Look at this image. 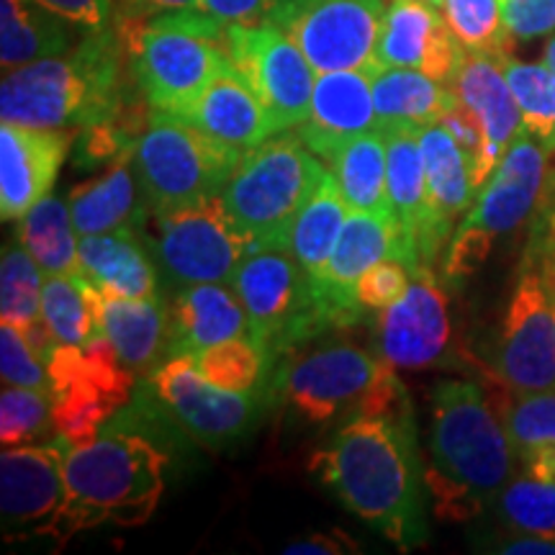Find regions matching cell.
Listing matches in <instances>:
<instances>
[{"label": "cell", "instance_id": "obj_51", "mask_svg": "<svg viewBox=\"0 0 555 555\" xmlns=\"http://www.w3.org/2000/svg\"><path fill=\"white\" fill-rule=\"evenodd\" d=\"M499 553L509 555H555V540L535 538V535H519L509 543H502Z\"/></svg>", "mask_w": 555, "mask_h": 555}, {"label": "cell", "instance_id": "obj_26", "mask_svg": "<svg viewBox=\"0 0 555 555\" xmlns=\"http://www.w3.org/2000/svg\"><path fill=\"white\" fill-rule=\"evenodd\" d=\"M450 88L455 90L457 101L476 116L491 152L502 159L522 131V114L504 75V57L466 50Z\"/></svg>", "mask_w": 555, "mask_h": 555}, {"label": "cell", "instance_id": "obj_34", "mask_svg": "<svg viewBox=\"0 0 555 555\" xmlns=\"http://www.w3.org/2000/svg\"><path fill=\"white\" fill-rule=\"evenodd\" d=\"M139 196L142 191H139L134 165H131V152H124L108 165L101 178L86 180L69 193L73 224L80 237L127 227L137 214Z\"/></svg>", "mask_w": 555, "mask_h": 555}, {"label": "cell", "instance_id": "obj_19", "mask_svg": "<svg viewBox=\"0 0 555 555\" xmlns=\"http://www.w3.org/2000/svg\"><path fill=\"white\" fill-rule=\"evenodd\" d=\"M453 337L450 304L433 266L414 270L406 294L397 304L378 311V358L393 367L422 371L440 363Z\"/></svg>", "mask_w": 555, "mask_h": 555}, {"label": "cell", "instance_id": "obj_15", "mask_svg": "<svg viewBox=\"0 0 555 555\" xmlns=\"http://www.w3.org/2000/svg\"><path fill=\"white\" fill-rule=\"evenodd\" d=\"M384 11V0H288L275 26L301 47L317 73H373Z\"/></svg>", "mask_w": 555, "mask_h": 555}, {"label": "cell", "instance_id": "obj_44", "mask_svg": "<svg viewBox=\"0 0 555 555\" xmlns=\"http://www.w3.org/2000/svg\"><path fill=\"white\" fill-rule=\"evenodd\" d=\"M0 376L3 386H26L52 393L50 367L26 339L24 330L5 322L0 327Z\"/></svg>", "mask_w": 555, "mask_h": 555}, {"label": "cell", "instance_id": "obj_1", "mask_svg": "<svg viewBox=\"0 0 555 555\" xmlns=\"http://www.w3.org/2000/svg\"><path fill=\"white\" fill-rule=\"evenodd\" d=\"M309 468L352 515L401 551L427 543L429 491L414 406L388 416L350 414L330 446L311 455Z\"/></svg>", "mask_w": 555, "mask_h": 555}, {"label": "cell", "instance_id": "obj_50", "mask_svg": "<svg viewBox=\"0 0 555 555\" xmlns=\"http://www.w3.org/2000/svg\"><path fill=\"white\" fill-rule=\"evenodd\" d=\"M201 0H116L119 21H144L157 13L198 9Z\"/></svg>", "mask_w": 555, "mask_h": 555}, {"label": "cell", "instance_id": "obj_38", "mask_svg": "<svg viewBox=\"0 0 555 555\" xmlns=\"http://www.w3.org/2000/svg\"><path fill=\"white\" fill-rule=\"evenodd\" d=\"M196 358L198 371L224 391H258L270 388L275 363L255 337H232L201 350Z\"/></svg>", "mask_w": 555, "mask_h": 555}, {"label": "cell", "instance_id": "obj_5", "mask_svg": "<svg viewBox=\"0 0 555 555\" xmlns=\"http://www.w3.org/2000/svg\"><path fill=\"white\" fill-rule=\"evenodd\" d=\"M119 29L131 78L159 114L180 119L229 65L227 24L198 9L119 21Z\"/></svg>", "mask_w": 555, "mask_h": 555}, {"label": "cell", "instance_id": "obj_41", "mask_svg": "<svg viewBox=\"0 0 555 555\" xmlns=\"http://www.w3.org/2000/svg\"><path fill=\"white\" fill-rule=\"evenodd\" d=\"M504 75L515 93L522 129L547 147H555V73L545 65H530L504 57Z\"/></svg>", "mask_w": 555, "mask_h": 555}, {"label": "cell", "instance_id": "obj_47", "mask_svg": "<svg viewBox=\"0 0 555 555\" xmlns=\"http://www.w3.org/2000/svg\"><path fill=\"white\" fill-rule=\"evenodd\" d=\"M288 0H201L198 11L208 13L221 24H275Z\"/></svg>", "mask_w": 555, "mask_h": 555}, {"label": "cell", "instance_id": "obj_33", "mask_svg": "<svg viewBox=\"0 0 555 555\" xmlns=\"http://www.w3.org/2000/svg\"><path fill=\"white\" fill-rule=\"evenodd\" d=\"M350 211L393 217L388 198V152L384 129H371L347 139L327 163ZM397 219V217H393Z\"/></svg>", "mask_w": 555, "mask_h": 555}, {"label": "cell", "instance_id": "obj_27", "mask_svg": "<svg viewBox=\"0 0 555 555\" xmlns=\"http://www.w3.org/2000/svg\"><path fill=\"white\" fill-rule=\"evenodd\" d=\"M80 270L103 294L127 298L159 296L163 275L152 260L150 242L139 237L134 224L80 237Z\"/></svg>", "mask_w": 555, "mask_h": 555}, {"label": "cell", "instance_id": "obj_13", "mask_svg": "<svg viewBox=\"0 0 555 555\" xmlns=\"http://www.w3.org/2000/svg\"><path fill=\"white\" fill-rule=\"evenodd\" d=\"M380 358L352 343H327L288 352L270 378V397L283 401L309 425H324L356 409L378 376Z\"/></svg>", "mask_w": 555, "mask_h": 555}, {"label": "cell", "instance_id": "obj_8", "mask_svg": "<svg viewBox=\"0 0 555 555\" xmlns=\"http://www.w3.org/2000/svg\"><path fill=\"white\" fill-rule=\"evenodd\" d=\"M547 152L551 147L525 129L515 137L450 240L442 260L446 281L457 283L476 273L499 240L535 217L551 165Z\"/></svg>", "mask_w": 555, "mask_h": 555}, {"label": "cell", "instance_id": "obj_17", "mask_svg": "<svg viewBox=\"0 0 555 555\" xmlns=\"http://www.w3.org/2000/svg\"><path fill=\"white\" fill-rule=\"evenodd\" d=\"M67 442L3 448L0 455V522L5 543L50 535L67 502Z\"/></svg>", "mask_w": 555, "mask_h": 555}, {"label": "cell", "instance_id": "obj_14", "mask_svg": "<svg viewBox=\"0 0 555 555\" xmlns=\"http://www.w3.org/2000/svg\"><path fill=\"white\" fill-rule=\"evenodd\" d=\"M227 54L240 78L266 103L278 129H298L309 119L317 69L281 26H227Z\"/></svg>", "mask_w": 555, "mask_h": 555}, {"label": "cell", "instance_id": "obj_18", "mask_svg": "<svg viewBox=\"0 0 555 555\" xmlns=\"http://www.w3.org/2000/svg\"><path fill=\"white\" fill-rule=\"evenodd\" d=\"M384 258H401L412 270L422 266L397 219L371 211L347 214L327 266L311 278L337 327L358 322L363 311L356 298L358 281L367 268Z\"/></svg>", "mask_w": 555, "mask_h": 555}, {"label": "cell", "instance_id": "obj_28", "mask_svg": "<svg viewBox=\"0 0 555 555\" xmlns=\"http://www.w3.org/2000/svg\"><path fill=\"white\" fill-rule=\"evenodd\" d=\"M103 294V291H101ZM101 327L131 376H147L170 356V307L165 298L103 294Z\"/></svg>", "mask_w": 555, "mask_h": 555}, {"label": "cell", "instance_id": "obj_31", "mask_svg": "<svg viewBox=\"0 0 555 555\" xmlns=\"http://www.w3.org/2000/svg\"><path fill=\"white\" fill-rule=\"evenodd\" d=\"M371 86L380 127L412 124L422 129L440 124L457 103L448 82L412 67H376L371 73Z\"/></svg>", "mask_w": 555, "mask_h": 555}, {"label": "cell", "instance_id": "obj_46", "mask_svg": "<svg viewBox=\"0 0 555 555\" xmlns=\"http://www.w3.org/2000/svg\"><path fill=\"white\" fill-rule=\"evenodd\" d=\"M512 39H538L555 31V0H499Z\"/></svg>", "mask_w": 555, "mask_h": 555}, {"label": "cell", "instance_id": "obj_23", "mask_svg": "<svg viewBox=\"0 0 555 555\" xmlns=\"http://www.w3.org/2000/svg\"><path fill=\"white\" fill-rule=\"evenodd\" d=\"M386 134L388 152V198H391L393 217L401 232L406 234L409 245L414 247L422 266H433L446 258V247L437 240L433 224V208L427 196L425 159L420 150V127L397 124V127H380Z\"/></svg>", "mask_w": 555, "mask_h": 555}, {"label": "cell", "instance_id": "obj_52", "mask_svg": "<svg viewBox=\"0 0 555 555\" xmlns=\"http://www.w3.org/2000/svg\"><path fill=\"white\" fill-rule=\"evenodd\" d=\"M543 65L551 67L553 73H555V37L547 41V47H545V52H543Z\"/></svg>", "mask_w": 555, "mask_h": 555}, {"label": "cell", "instance_id": "obj_11", "mask_svg": "<svg viewBox=\"0 0 555 555\" xmlns=\"http://www.w3.org/2000/svg\"><path fill=\"white\" fill-rule=\"evenodd\" d=\"M47 367L54 429L69 450L99 440L106 422L131 401L134 376L103 332H95L86 345H57Z\"/></svg>", "mask_w": 555, "mask_h": 555}, {"label": "cell", "instance_id": "obj_6", "mask_svg": "<svg viewBox=\"0 0 555 555\" xmlns=\"http://www.w3.org/2000/svg\"><path fill=\"white\" fill-rule=\"evenodd\" d=\"M324 172L301 137L281 131L242 155L221 201L253 249H286L291 224Z\"/></svg>", "mask_w": 555, "mask_h": 555}, {"label": "cell", "instance_id": "obj_20", "mask_svg": "<svg viewBox=\"0 0 555 555\" xmlns=\"http://www.w3.org/2000/svg\"><path fill=\"white\" fill-rule=\"evenodd\" d=\"M466 47L446 13L427 0H388L380 21L376 67H412L440 82H453Z\"/></svg>", "mask_w": 555, "mask_h": 555}, {"label": "cell", "instance_id": "obj_9", "mask_svg": "<svg viewBox=\"0 0 555 555\" xmlns=\"http://www.w3.org/2000/svg\"><path fill=\"white\" fill-rule=\"evenodd\" d=\"M232 286L249 319V337L278 360L337 327L314 281L288 249H253L234 270Z\"/></svg>", "mask_w": 555, "mask_h": 555}, {"label": "cell", "instance_id": "obj_30", "mask_svg": "<svg viewBox=\"0 0 555 555\" xmlns=\"http://www.w3.org/2000/svg\"><path fill=\"white\" fill-rule=\"evenodd\" d=\"M75 26L41 0H0V67L3 73L73 50Z\"/></svg>", "mask_w": 555, "mask_h": 555}, {"label": "cell", "instance_id": "obj_4", "mask_svg": "<svg viewBox=\"0 0 555 555\" xmlns=\"http://www.w3.org/2000/svg\"><path fill=\"white\" fill-rule=\"evenodd\" d=\"M165 466L168 455L150 437L127 429L73 448L65 457L67 502L47 538L62 551L75 535L95 527L144 525L165 491Z\"/></svg>", "mask_w": 555, "mask_h": 555}, {"label": "cell", "instance_id": "obj_49", "mask_svg": "<svg viewBox=\"0 0 555 555\" xmlns=\"http://www.w3.org/2000/svg\"><path fill=\"white\" fill-rule=\"evenodd\" d=\"M286 555H339V553H358V543L347 538L345 532H314V535L291 540L283 547Z\"/></svg>", "mask_w": 555, "mask_h": 555}, {"label": "cell", "instance_id": "obj_40", "mask_svg": "<svg viewBox=\"0 0 555 555\" xmlns=\"http://www.w3.org/2000/svg\"><path fill=\"white\" fill-rule=\"evenodd\" d=\"M496 512L515 535L555 540V481L517 474L496 496Z\"/></svg>", "mask_w": 555, "mask_h": 555}, {"label": "cell", "instance_id": "obj_3", "mask_svg": "<svg viewBox=\"0 0 555 555\" xmlns=\"http://www.w3.org/2000/svg\"><path fill=\"white\" fill-rule=\"evenodd\" d=\"M124 44L114 29L80 34L73 50L3 75L0 116L34 129H88L116 121L124 106Z\"/></svg>", "mask_w": 555, "mask_h": 555}, {"label": "cell", "instance_id": "obj_42", "mask_svg": "<svg viewBox=\"0 0 555 555\" xmlns=\"http://www.w3.org/2000/svg\"><path fill=\"white\" fill-rule=\"evenodd\" d=\"M50 435H57L52 420V393L26 386H3V393H0L3 448L37 446Z\"/></svg>", "mask_w": 555, "mask_h": 555}, {"label": "cell", "instance_id": "obj_53", "mask_svg": "<svg viewBox=\"0 0 555 555\" xmlns=\"http://www.w3.org/2000/svg\"><path fill=\"white\" fill-rule=\"evenodd\" d=\"M427 3H433L435 5V9H446V3H448V0H427Z\"/></svg>", "mask_w": 555, "mask_h": 555}, {"label": "cell", "instance_id": "obj_43", "mask_svg": "<svg viewBox=\"0 0 555 555\" xmlns=\"http://www.w3.org/2000/svg\"><path fill=\"white\" fill-rule=\"evenodd\" d=\"M442 13L466 50L509 57L515 39L504 29L499 0H448Z\"/></svg>", "mask_w": 555, "mask_h": 555}, {"label": "cell", "instance_id": "obj_45", "mask_svg": "<svg viewBox=\"0 0 555 555\" xmlns=\"http://www.w3.org/2000/svg\"><path fill=\"white\" fill-rule=\"evenodd\" d=\"M414 270L401 258H384L371 266L356 286V298L363 309L380 311L406 294Z\"/></svg>", "mask_w": 555, "mask_h": 555}, {"label": "cell", "instance_id": "obj_16", "mask_svg": "<svg viewBox=\"0 0 555 555\" xmlns=\"http://www.w3.org/2000/svg\"><path fill=\"white\" fill-rule=\"evenodd\" d=\"M491 365L499 384L515 393L555 388V309L543 278L527 262L519 266Z\"/></svg>", "mask_w": 555, "mask_h": 555}, {"label": "cell", "instance_id": "obj_7", "mask_svg": "<svg viewBox=\"0 0 555 555\" xmlns=\"http://www.w3.org/2000/svg\"><path fill=\"white\" fill-rule=\"evenodd\" d=\"M242 155L185 119L152 108L131 144L139 191L152 214L221 196Z\"/></svg>", "mask_w": 555, "mask_h": 555}, {"label": "cell", "instance_id": "obj_29", "mask_svg": "<svg viewBox=\"0 0 555 555\" xmlns=\"http://www.w3.org/2000/svg\"><path fill=\"white\" fill-rule=\"evenodd\" d=\"M420 150L422 159H425L433 224L437 240L448 249L457 224H461V217H466L476 201L470 165L466 152L461 150V144L442 124H429V127L420 129Z\"/></svg>", "mask_w": 555, "mask_h": 555}, {"label": "cell", "instance_id": "obj_21", "mask_svg": "<svg viewBox=\"0 0 555 555\" xmlns=\"http://www.w3.org/2000/svg\"><path fill=\"white\" fill-rule=\"evenodd\" d=\"M73 131L34 129L3 121L0 127V217L18 221L52 191L65 163Z\"/></svg>", "mask_w": 555, "mask_h": 555}, {"label": "cell", "instance_id": "obj_12", "mask_svg": "<svg viewBox=\"0 0 555 555\" xmlns=\"http://www.w3.org/2000/svg\"><path fill=\"white\" fill-rule=\"evenodd\" d=\"M159 275L172 288L193 283H232L234 270L253 245L229 217L221 196L155 214V234L147 240Z\"/></svg>", "mask_w": 555, "mask_h": 555}, {"label": "cell", "instance_id": "obj_37", "mask_svg": "<svg viewBox=\"0 0 555 555\" xmlns=\"http://www.w3.org/2000/svg\"><path fill=\"white\" fill-rule=\"evenodd\" d=\"M103 294L86 275H44L41 319L60 345H86L101 327Z\"/></svg>", "mask_w": 555, "mask_h": 555}, {"label": "cell", "instance_id": "obj_24", "mask_svg": "<svg viewBox=\"0 0 555 555\" xmlns=\"http://www.w3.org/2000/svg\"><path fill=\"white\" fill-rule=\"evenodd\" d=\"M180 119L240 152L258 147L266 139L281 134L266 103L240 78L232 62L208 82L204 93Z\"/></svg>", "mask_w": 555, "mask_h": 555}, {"label": "cell", "instance_id": "obj_10", "mask_svg": "<svg viewBox=\"0 0 555 555\" xmlns=\"http://www.w3.org/2000/svg\"><path fill=\"white\" fill-rule=\"evenodd\" d=\"M150 406L185 433L201 448L221 450L234 446L258 425L270 388L258 391H224L198 371L196 358L176 352L144 376Z\"/></svg>", "mask_w": 555, "mask_h": 555}, {"label": "cell", "instance_id": "obj_25", "mask_svg": "<svg viewBox=\"0 0 555 555\" xmlns=\"http://www.w3.org/2000/svg\"><path fill=\"white\" fill-rule=\"evenodd\" d=\"M249 335V319L232 283H193L170 301V356H198L206 347Z\"/></svg>", "mask_w": 555, "mask_h": 555}, {"label": "cell", "instance_id": "obj_39", "mask_svg": "<svg viewBox=\"0 0 555 555\" xmlns=\"http://www.w3.org/2000/svg\"><path fill=\"white\" fill-rule=\"evenodd\" d=\"M41 291L44 273L37 260L16 240L3 247L0 260V319L18 330H29L41 322Z\"/></svg>", "mask_w": 555, "mask_h": 555}, {"label": "cell", "instance_id": "obj_22", "mask_svg": "<svg viewBox=\"0 0 555 555\" xmlns=\"http://www.w3.org/2000/svg\"><path fill=\"white\" fill-rule=\"evenodd\" d=\"M380 129L367 69L317 73L309 119L298 127L304 144L330 163L347 139Z\"/></svg>", "mask_w": 555, "mask_h": 555}, {"label": "cell", "instance_id": "obj_32", "mask_svg": "<svg viewBox=\"0 0 555 555\" xmlns=\"http://www.w3.org/2000/svg\"><path fill=\"white\" fill-rule=\"evenodd\" d=\"M494 406L522 474L540 481H555V388L535 393H515L504 388V399L494 401Z\"/></svg>", "mask_w": 555, "mask_h": 555}, {"label": "cell", "instance_id": "obj_2", "mask_svg": "<svg viewBox=\"0 0 555 555\" xmlns=\"http://www.w3.org/2000/svg\"><path fill=\"white\" fill-rule=\"evenodd\" d=\"M517 476L512 450L494 401L474 380H442L429 399L427 491L435 515L468 522L496 502Z\"/></svg>", "mask_w": 555, "mask_h": 555}, {"label": "cell", "instance_id": "obj_36", "mask_svg": "<svg viewBox=\"0 0 555 555\" xmlns=\"http://www.w3.org/2000/svg\"><path fill=\"white\" fill-rule=\"evenodd\" d=\"M347 214H350V208L345 204L337 178L327 168L314 193L301 206V211L296 214L286 242L288 253L301 262L311 278L327 266L339 232H343L347 221Z\"/></svg>", "mask_w": 555, "mask_h": 555}, {"label": "cell", "instance_id": "obj_48", "mask_svg": "<svg viewBox=\"0 0 555 555\" xmlns=\"http://www.w3.org/2000/svg\"><path fill=\"white\" fill-rule=\"evenodd\" d=\"M41 3L67 18L80 34L106 31L119 24V9L114 0H41Z\"/></svg>", "mask_w": 555, "mask_h": 555}, {"label": "cell", "instance_id": "obj_35", "mask_svg": "<svg viewBox=\"0 0 555 555\" xmlns=\"http://www.w3.org/2000/svg\"><path fill=\"white\" fill-rule=\"evenodd\" d=\"M16 240L37 260L44 275H80V234L73 224L69 204L60 196L37 201L18 219Z\"/></svg>", "mask_w": 555, "mask_h": 555}]
</instances>
